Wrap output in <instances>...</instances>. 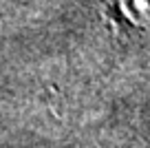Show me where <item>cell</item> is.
I'll return each instance as SVG.
<instances>
[{
    "label": "cell",
    "mask_w": 150,
    "mask_h": 148,
    "mask_svg": "<svg viewBox=\"0 0 150 148\" xmlns=\"http://www.w3.org/2000/svg\"><path fill=\"white\" fill-rule=\"evenodd\" d=\"M122 18L132 29H150V0H115Z\"/></svg>",
    "instance_id": "cell-1"
}]
</instances>
